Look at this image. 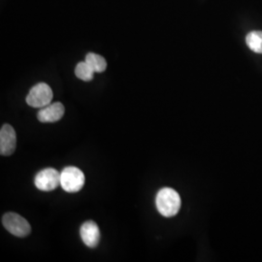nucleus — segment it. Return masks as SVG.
I'll return each instance as SVG.
<instances>
[{
	"label": "nucleus",
	"instance_id": "obj_1",
	"mask_svg": "<svg viewBox=\"0 0 262 262\" xmlns=\"http://www.w3.org/2000/svg\"><path fill=\"white\" fill-rule=\"evenodd\" d=\"M158 211L165 217H172L178 214L182 201L178 192L170 187L161 188L156 198Z\"/></svg>",
	"mask_w": 262,
	"mask_h": 262
},
{
	"label": "nucleus",
	"instance_id": "obj_2",
	"mask_svg": "<svg viewBox=\"0 0 262 262\" xmlns=\"http://www.w3.org/2000/svg\"><path fill=\"white\" fill-rule=\"evenodd\" d=\"M84 185V175L82 170L75 166H68L60 173V186L70 193L81 190Z\"/></svg>",
	"mask_w": 262,
	"mask_h": 262
},
{
	"label": "nucleus",
	"instance_id": "obj_3",
	"mask_svg": "<svg viewBox=\"0 0 262 262\" xmlns=\"http://www.w3.org/2000/svg\"><path fill=\"white\" fill-rule=\"evenodd\" d=\"M2 225L7 231L17 237H27L31 232V226L21 215L10 212L2 216Z\"/></svg>",
	"mask_w": 262,
	"mask_h": 262
},
{
	"label": "nucleus",
	"instance_id": "obj_4",
	"mask_svg": "<svg viewBox=\"0 0 262 262\" xmlns=\"http://www.w3.org/2000/svg\"><path fill=\"white\" fill-rule=\"evenodd\" d=\"M53 99V91L46 83L35 84L29 92L26 100L33 108H43L51 104Z\"/></svg>",
	"mask_w": 262,
	"mask_h": 262
},
{
	"label": "nucleus",
	"instance_id": "obj_5",
	"mask_svg": "<svg viewBox=\"0 0 262 262\" xmlns=\"http://www.w3.org/2000/svg\"><path fill=\"white\" fill-rule=\"evenodd\" d=\"M34 185L39 190H55L60 186V173L54 168L43 169L35 176Z\"/></svg>",
	"mask_w": 262,
	"mask_h": 262
},
{
	"label": "nucleus",
	"instance_id": "obj_6",
	"mask_svg": "<svg viewBox=\"0 0 262 262\" xmlns=\"http://www.w3.org/2000/svg\"><path fill=\"white\" fill-rule=\"evenodd\" d=\"M17 147L16 131L10 124H4L0 130V154L8 157L14 154Z\"/></svg>",
	"mask_w": 262,
	"mask_h": 262
},
{
	"label": "nucleus",
	"instance_id": "obj_7",
	"mask_svg": "<svg viewBox=\"0 0 262 262\" xmlns=\"http://www.w3.org/2000/svg\"><path fill=\"white\" fill-rule=\"evenodd\" d=\"M81 238L84 245L89 248H96L100 240V231L98 225L94 221H86L84 223L80 229Z\"/></svg>",
	"mask_w": 262,
	"mask_h": 262
},
{
	"label": "nucleus",
	"instance_id": "obj_8",
	"mask_svg": "<svg viewBox=\"0 0 262 262\" xmlns=\"http://www.w3.org/2000/svg\"><path fill=\"white\" fill-rule=\"evenodd\" d=\"M64 112L66 108L63 104L55 102L41 108V110L38 112L37 119L41 122H58L63 117Z\"/></svg>",
	"mask_w": 262,
	"mask_h": 262
},
{
	"label": "nucleus",
	"instance_id": "obj_9",
	"mask_svg": "<svg viewBox=\"0 0 262 262\" xmlns=\"http://www.w3.org/2000/svg\"><path fill=\"white\" fill-rule=\"evenodd\" d=\"M85 61L97 73H102L107 68V61L103 56L94 53H89L85 56Z\"/></svg>",
	"mask_w": 262,
	"mask_h": 262
},
{
	"label": "nucleus",
	"instance_id": "obj_10",
	"mask_svg": "<svg viewBox=\"0 0 262 262\" xmlns=\"http://www.w3.org/2000/svg\"><path fill=\"white\" fill-rule=\"evenodd\" d=\"M246 42L253 52L262 54V31L255 30L250 32L246 37Z\"/></svg>",
	"mask_w": 262,
	"mask_h": 262
},
{
	"label": "nucleus",
	"instance_id": "obj_11",
	"mask_svg": "<svg viewBox=\"0 0 262 262\" xmlns=\"http://www.w3.org/2000/svg\"><path fill=\"white\" fill-rule=\"evenodd\" d=\"M94 70L90 66V64L84 60L79 62L75 68V75L80 80L84 82H90L94 79Z\"/></svg>",
	"mask_w": 262,
	"mask_h": 262
}]
</instances>
